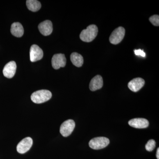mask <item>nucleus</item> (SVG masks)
Instances as JSON below:
<instances>
[{"label": "nucleus", "mask_w": 159, "mask_h": 159, "mask_svg": "<svg viewBox=\"0 0 159 159\" xmlns=\"http://www.w3.org/2000/svg\"><path fill=\"white\" fill-rule=\"evenodd\" d=\"M134 53L136 55H140L143 57H145V53L141 49L134 50Z\"/></svg>", "instance_id": "19"}, {"label": "nucleus", "mask_w": 159, "mask_h": 159, "mask_svg": "<svg viewBox=\"0 0 159 159\" xmlns=\"http://www.w3.org/2000/svg\"><path fill=\"white\" fill-rule=\"evenodd\" d=\"M16 70V64L14 61H11L6 65L3 70L4 76L8 78L14 77Z\"/></svg>", "instance_id": "9"}, {"label": "nucleus", "mask_w": 159, "mask_h": 159, "mask_svg": "<svg viewBox=\"0 0 159 159\" xmlns=\"http://www.w3.org/2000/svg\"><path fill=\"white\" fill-rule=\"evenodd\" d=\"M109 143V140L107 138L103 137H97L90 141L89 145L91 148L95 150H98L105 148Z\"/></svg>", "instance_id": "3"}, {"label": "nucleus", "mask_w": 159, "mask_h": 159, "mask_svg": "<svg viewBox=\"0 0 159 159\" xmlns=\"http://www.w3.org/2000/svg\"><path fill=\"white\" fill-rule=\"evenodd\" d=\"M125 30L122 27H119L114 30L109 38L110 42L112 44L116 45L119 43L124 38Z\"/></svg>", "instance_id": "4"}, {"label": "nucleus", "mask_w": 159, "mask_h": 159, "mask_svg": "<svg viewBox=\"0 0 159 159\" xmlns=\"http://www.w3.org/2000/svg\"><path fill=\"white\" fill-rule=\"evenodd\" d=\"M155 141L152 139L149 140L145 145V149L148 152H151L154 150L156 147Z\"/></svg>", "instance_id": "17"}, {"label": "nucleus", "mask_w": 159, "mask_h": 159, "mask_svg": "<svg viewBox=\"0 0 159 159\" xmlns=\"http://www.w3.org/2000/svg\"><path fill=\"white\" fill-rule=\"evenodd\" d=\"M149 21L153 25L159 26V16L158 15H155L151 16L149 18Z\"/></svg>", "instance_id": "18"}, {"label": "nucleus", "mask_w": 159, "mask_h": 159, "mask_svg": "<svg viewBox=\"0 0 159 159\" xmlns=\"http://www.w3.org/2000/svg\"><path fill=\"white\" fill-rule=\"evenodd\" d=\"M145 82L144 79L140 77L134 78L132 80L129 82L128 87L131 91L137 92L140 90L145 84Z\"/></svg>", "instance_id": "12"}, {"label": "nucleus", "mask_w": 159, "mask_h": 159, "mask_svg": "<svg viewBox=\"0 0 159 159\" xmlns=\"http://www.w3.org/2000/svg\"><path fill=\"white\" fill-rule=\"evenodd\" d=\"M75 127V123L72 119H68L63 122L60 126V132L64 137H68L72 134Z\"/></svg>", "instance_id": "5"}, {"label": "nucleus", "mask_w": 159, "mask_h": 159, "mask_svg": "<svg viewBox=\"0 0 159 159\" xmlns=\"http://www.w3.org/2000/svg\"><path fill=\"white\" fill-rule=\"evenodd\" d=\"M98 32V28L96 25H90L86 29L82 30L80 35V37L83 41L91 42L97 37Z\"/></svg>", "instance_id": "1"}, {"label": "nucleus", "mask_w": 159, "mask_h": 159, "mask_svg": "<svg viewBox=\"0 0 159 159\" xmlns=\"http://www.w3.org/2000/svg\"><path fill=\"white\" fill-rule=\"evenodd\" d=\"M43 56V50L36 45L31 46L30 50V61L35 62L42 59Z\"/></svg>", "instance_id": "8"}, {"label": "nucleus", "mask_w": 159, "mask_h": 159, "mask_svg": "<svg viewBox=\"0 0 159 159\" xmlns=\"http://www.w3.org/2000/svg\"><path fill=\"white\" fill-rule=\"evenodd\" d=\"M103 86V79L100 75H97L92 79L89 84V89L91 91H95L99 89Z\"/></svg>", "instance_id": "13"}, {"label": "nucleus", "mask_w": 159, "mask_h": 159, "mask_svg": "<svg viewBox=\"0 0 159 159\" xmlns=\"http://www.w3.org/2000/svg\"><path fill=\"white\" fill-rule=\"evenodd\" d=\"M33 144V140L30 137H27L20 141L18 144L16 149L19 153H26L30 150Z\"/></svg>", "instance_id": "6"}, {"label": "nucleus", "mask_w": 159, "mask_h": 159, "mask_svg": "<svg viewBox=\"0 0 159 159\" xmlns=\"http://www.w3.org/2000/svg\"><path fill=\"white\" fill-rule=\"evenodd\" d=\"M52 66L55 70L65 66L66 59L64 54H54L52 58Z\"/></svg>", "instance_id": "7"}, {"label": "nucleus", "mask_w": 159, "mask_h": 159, "mask_svg": "<svg viewBox=\"0 0 159 159\" xmlns=\"http://www.w3.org/2000/svg\"><path fill=\"white\" fill-rule=\"evenodd\" d=\"M11 34L16 37H21L24 33V29L20 23L15 22L11 25Z\"/></svg>", "instance_id": "14"}, {"label": "nucleus", "mask_w": 159, "mask_h": 159, "mask_svg": "<svg viewBox=\"0 0 159 159\" xmlns=\"http://www.w3.org/2000/svg\"><path fill=\"white\" fill-rule=\"evenodd\" d=\"M156 156L157 159H159V148H157V151Z\"/></svg>", "instance_id": "20"}, {"label": "nucleus", "mask_w": 159, "mask_h": 159, "mask_svg": "<svg viewBox=\"0 0 159 159\" xmlns=\"http://www.w3.org/2000/svg\"><path fill=\"white\" fill-rule=\"evenodd\" d=\"M128 124L134 128L143 129L148 127L149 122L147 119L144 118H135L129 120Z\"/></svg>", "instance_id": "10"}, {"label": "nucleus", "mask_w": 159, "mask_h": 159, "mask_svg": "<svg viewBox=\"0 0 159 159\" xmlns=\"http://www.w3.org/2000/svg\"><path fill=\"white\" fill-rule=\"evenodd\" d=\"M70 60L72 63L77 67L82 66L83 64L84 59L82 55L76 52H74L71 54Z\"/></svg>", "instance_id": "15"}, {"label": "nucleus", "mask_w": 159, "mask_h": 159, "mask_svg": "<svg viewBox=\"0 0 159 159\" xmlns=\"http://www.w3.org/2000/svg\"><path fill=\"white\" fill-rule=\"evenodd\" d=\"M26 5L29 10L32 11H37L40 9L41 4L37 0H28Z\"/></svg>", "instance_id": "16"}, {"label": "nucleus", "mask_w": 159, "mask_h": 159, "mask_svg": "<svg viewBox=\"0 0 159 159\" xmlns=\"http://www.w3.org/2000/svg\"><path fill=\"white\" fill-rule=\"evenodd\" d=\"M40 32L44 36H48L51 34L53 31V25L49 20L40 23L38 26Z\"/></svg>", "instance_id": "11"}, {"label": "nucleus", "mask_w": 159, "mask_h": 159, "mask_svg": "<svg viewBox=\"0 0 159 159\" xmlns=\"http://www.w3.org/2000/svg\"><path fill=\"white\" fill-rule=\"evenodd\" d=\"M52 97V93L50 91L47 90H41L34 92L31 94V100L34 103H43L48 101Z\"/></svg>", "instance_id": "2"}]
</instances>
